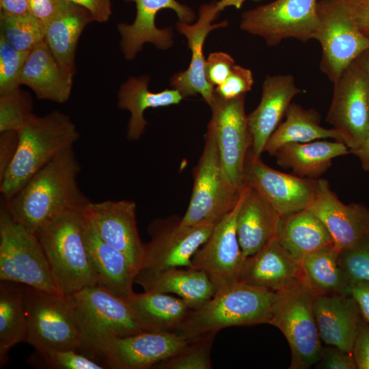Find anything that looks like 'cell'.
<instances>
[{"label":"cell","instance_id":"cell-52","mask_svg":"<svg viewBox=\"0 0 369 369\" xmlns=\"http://www.w3.org/2000/svg\"><path fill=\"white\" fill-rule=\"evenodd\" d=\"M1 14L11 16L29 14V0H0Z\"/></svg>","mask_w":369,"mask_h":369},{"label":"cell","instance_id":"cell-45","mask_svg":"<svg viewBox=\"0 0 369 369\" xmlns=\"http://www.w3.org/2000/svg\"><path fill=\"white\" fill-rule=\"evenodd\" d=\"M316 368L322 369H357L352 353L345 352L339 348L326 345L323 346Z\"/></svg>","mask_w":369,"mask_h":369},{"label":"cell","instance_id":"cell-36","mask_svg":"<svg viewBox=\"0 0 369 369\" xmlns=\"http://www.w3.org/2000/svg\"><path fill=\"white\" fill-rule=\"evenodd\" d=\"M26 285L0 280V368L8 362L12 347L27 342Z\"/></svg>","mask_w":369,"mask_h":369},{"label":"cell","instance_id":"cell-34","mask_svg":"<svg viewBox=\"0 0 369 369\" xmlns=\"http://www.w3.org/2000/svg\"><path fill=\"white\" fill-rule=\"evenodd\" d=\"M339 252L331 244L298 261L300 279L315 297L348 293L351 284L339 264Z\"/></svg>","mask_w":369,"mask_h":369},{"label":"cell","instance_id":"cell-23","mask_svg":"<svg viewBox=\"0 0 369 369\" xmlns=\"http://www.w3.org/2000/svg\"><path fill=\"white\" fill-rule=\"evenodd\" d=\"M313 310L321 341L352 353L362 318L355 299L349 293L316 296Z\"/></svg>","mask_w":369,"mask_h":369},{"label":"cell","instance_id":"cell-2","mask_svg":"<svg viewBox=\"0 0 369 369\" xmlns=\"http://www.w3.org/2000/svg\"><path fill=\"white\" fill-rule=\"evenodd\" d=\"M17 133L16 153L0 178L4 200L13 197L56 156L73 147L80 137L70 118L59 111L43 116L33 113Z\"/></svg>","mask_w":369,"mask_h":369},{"label":"cell","instance_id":"cell-12","mask_svg":"<svg viewBox=\"0 0 369 369\" xmlns=\"http://www.w3.org/2000/svg\"><path fill=\"white\" fill-rule=\"evenodd\" d=\"M319 0H275L255 7L241 15L240 28L264 40L269 46L295 39L313 40L318 23Z\"/></svg>","mask_w":369,"mask_h":369},{"label":"cell","instance_id":"cell-42","mask_svg":"<svg viewBox=\"0 0 369 369\" xmlns=\"http://www.w3.org/2000/svg\"><path fill=\"white\" fill-rule=\"evenodd\" d=\"M339 264L351 284L369 282V235L339 252Z\"/></svg>","mask_w":369,"mask_h":369},{"label":"cell","instance_id":"cell-6","mask_svg":"<svg viewBox=\"0 0 369 369\" xmlns=\"http://www.w3.org/2000/svg\"><path fill=\"white\" fill-rule=\"evenodd\" d=\"M315 295L301 281L275 292L269 323L279 329L291 351L290 369H306L320 359L323 346L313 310Z\"/></svg>","mask_w":369,"mask_h":369},{"label":"cell","instance_id":"cell-15","mask_svg":"<svg viewBox=\"0 0 369 369\" xmlns=\"http://www.w3.org/2000/svg\"><path fill=\"white\" fill-rule=\"evenodd\" d=\"M180 220L178 217L159 219L150 224V240L144 243L141 270L191 267L193 256L208 239L215 226H187Z\"/></svg>","mask_w":369,"mask_h":369},{"label":"cell","instance_id":"cell-24","mask_svg":"<svg viewBox=\"0 0 369 369\" xmlns=\"http://www.w3.org/2000/svg\"><path fill=\"white\" fill-rule=\"evenodd\" d=\"M300 279L299 262L280 245L277 237L247 258L238 282L277 292Z\"/></svg>","mask_w":369,"mask_h":369},{"label":"cell","instance_id":"cell-35","mask_svg":"<svg viewBox=\"0 0 369 369\" xmlns=\"http://www.w3.org/2000/svg\"><path fill=\"white\" fill-rule=\"evenodd\" d=\"M286 119L271 135L264 148L274 156L282 146L292 143H307L318 139H331L342 141L340 134L333 128L320 124V115L314 109H305L291 102L286 113Z\"/></svg>","mask_w":369,"mask_h":369},{"label":"cell","instance_id":"cell-28","mask_svg":"<svg viewBox=\"0 0 369 369\" xmlns=\"http://www.w3.org/2000/svg\"><path fill=\"white\" fill-rule=\"evenodd\" d=\"M237 218L236 231L245 260L276 237L280 215L247 183Z\"/></svg>","mask_w":369,"mask_h":369},{"label":"cell","instance_id":"cell-51","mask_svg":"<svg viewBox=\"0 0 369 369\" xmlns=\"http://www.w3.org/2000/svg\"><path fill=\"white\" fill-rule=\"evenodd\" d=\"M348 292L355 299L362 317L369 324V282L361 281L351 284Z\"/></svg>","mask_w":369,"mask_h":369},{"label":"cell","instance_id":"cell-22","mask_svg":"<svg viewBox=\"0 0 369 369\" xmlns=\"http://www.w3.org/2000/svg\"><path fill=\"white\" fill-rule=\"evenodd\" d=\"M290 74L267 75L257 107L247 121L252 138L251 153L260 157L268 139L279 125L292 99L302 92Z\"/></svg>","mask_w":369,"mask_h":369},{"label":"cell","instance_id":"cell-3","mask_svg":"<svg viewBox=\"0 0 369 369\" xmlns=\"http://www.w3.org/2000/svg\"><path fill=\"white\" fill-rule=\"evenodd\" d=\"M275 297V292L236 282L191 310L176 332L193 340L228 327L269 323Z\"/></svg>","mask_w":369,"mask_h":369},{"label":"cell","instance_id":"cell-9","mask_svg":"<svg viewBox=\"0 0 369 369\" xmlns=\"http://www.w3.org/2000/svg\"><path fill=\"white\" fill-rule=\"evenodd\" d=\"M313 40L321 49L320 70L332 83L357 57L369 51V37L354 21L346 0H319Z\"/></svg>","mask_w":369,"mask_h":369},{"label":"cell","instance_id":"cell-41","mask_svg":"<svg viewBox=\"0 0 369 369\" xmlns=\"http://www.w3.org/2000/svg\"><path fill=\"white\" fill-rule=\"evenodd\" d=\"M29 53L16 50L0 35V95L20 88L22 71Z\"/></svg>","mask_w":369,"mask_h":369},{"label":"cell","instance_id":"cell-47","mask_svg":"<svg viewBox=\"0 0 369 369\" xmlns=\"http://www.w3.org/2000/svg\"><path fill=\"white\" fill-rule=\"evenodd\" d=\"M64 0H29V14L44 27L51 20Z\"/></svg>","mask_w":369,"mask_h":369},{"label":"cell","instance_id":"cell-43","mask_svg":"<svg viewBox=\"0 0 369 369\" xmlns=\"http://www.w3.org/2000/svg\"><path fill=\"white\" fill-rule=\"evenodd\" d=\"M253 84L251 70L235 64L226 80L215 87V93L223 99H233L245 95L251 90Z\"/></svg>","mask_w":369,"mask_h":369},{"label":"cell","instance_id":"cell-30","mask_svg":"<svg viewBox=\"0 0 369 369\" xmlns=\"http://www.w3.org/2000/svg\"><path fill=\"white\" fill-rule=\"evenodd\" d=\"M92 21L94 20L88 10L64 0L56 14L44 26L45 43L58 62L74 74L78 41Z\"/></svg>","mask_w":369,"mask_h":369},{"label":"cell","instance_id":"cell-32","mask_svg":"<svg viewBox=\"0 0 369 369\" xmlns=\"http://www.w3.org/2000/svg\"><path fill=\"white\" fill-rule=\"evenodd\" d=\"M276 237L296 260L327 245L334 244L328 230L310 210L282 216Z\"/></svg>","mask_w":369,"mask_h":369},{"label":"cell","instance_id":"cell-7","mask_svg":"<svg viewBox=\"0 0 369 369\" xmlns=\"http://www.w3.org/2000/svg\"><path fill=\"white\" fill-rule=\"evenodd\" d=\"M0 280L64 294L37 235L14 221L3 203L0 208Z\"/></svg>","mask_w":369,"mask_h":369},{"label":"cell","instance_id":"cell-31","mask_svg":"<svg viewBox=\"0 0 369 369\" xmlns=\"http://www.w3.org/2000/svg\"><path fill=\"white\" fill-rule=\"evenodd\" d=\"M348 153L343 142L318 139L284 145L274 156L277 165L291 169L295 175L316 180L329 169L333 159Z\"/></svg>","mask_w":369,"mask_h":369},{"label":"cell","instance_id":"cell-14","mask_svg":"<svg viewBox=\"0 0 369 369\" xmlns=\"http://www.w3.org/2000/svg\"><path fill=\"white\" fill-rule=\"evenodd\" d=\"M245 95L223 99L215 93L208 124L213 132L225 174L238 191L245 185L244 166L252 138L245 109Z\"/></svg>","mask_w":369,"mask_h":369},{"label":"cell","instance_id":"cell-37","mask_svg":"<svg viewBox=\"0 0 369 369\" xmlns=\"http://www.w3.org/2000/svg\"><path fill=\"white\" fill-rule=\"evenodd\" d=\"M1 36L18 51L30 52L44 41V27L30 14L11 16L1 14Z\"/></svg>","mask_w":369,"mask_h":369},{"label":"cell","instance_id":"cell-44","mask_svg":"<svg viewBox=\"0 0 369 369\" xmlns=\"http://www.w3.org/2000/svg\"><path fill=\"white\" fill-rule=\"evenodd\" d=\"M235 65L233 57L225 52H213L206 59L205 73L207 81L215 87L222 84Z\"/></svg>","mask_w":369,"mask_h":369},{"label":"cell","instance_id":"cell-11","mask_svg":"<svg viewBox=\"0 0 369 369\" xmlns=\"http://www.w3.org/2000/svg\"><path fill=\"white\" fill-rule=\"evenodd\" d=\"M366 53L354 60L333 83L332 98L326 116V121L340 134L353 154L364 146L369 131Z\"/></svg>","mask_w":369,"mask_h":369},{"label":"cell","instance_id":"cell-33","mask_svg":"<svg viewBox=\"0 0 369 369\" xmlns=\"http://www.w3.org/2000/svg\"><path fill=\"white\" fill-rule=\"evenodd\" d=\"M127 300L145 331L175 332L191 310L181 298L159 292H134Z\"/></svg>","mask_w":369,"mask_h":369},{"label":"cell","instance_id":"cell-53","mask_svg":"<svg viewBox=\"0 0 369 369\" xmlns=\"http://www.w3.org/2000/svg\"><path fill=\"white\" fill-rule=\"evenodd\" d=\"M366 65L369 79V51L366 54ZM369 102V94H368ZM353 154L357 156L361 162L362 168L366 171H369V131L367 139L361 149L355 152Z\"/></svg>","mask_w":369,"mask_h":369},{"label":"cell","instance_id":"cell-38","mask_svg":"<svg viewBox=\"0 0 369 369\" xmlns=\"http://www.w3.org/2000/svg\"><path fill=\"white\" fill-rule=\"evenodd\" d=\"M217 333H210L193 340L175 355L157 364L158 369H210L211 347Z\"/></svg>","mask_w":369,"mask_h":369},{"label":"cell","instance_id":"cell-27","mask_svg":"<svg viewBox=\"0 0 369 369\" xmlns=\"http://www.w3.org/2000/svg\"><path fill=\"white\" fill-rule=\"evenodd\" d=\"M135 283L145 291L176 295L191 310L202 306L216 292L208 277L203 271L191 267L142 269L136 275Z\"/></svg>","mask_w":369,"mask_h":369},{"label":"cell","instance_id":"cell-46","mask_svg":"<svg viewBox=\"0 0 369 369\" xmlns=\"http://www.w3.org/2000/svg\"><path fill=\"white\" fill-rule=\"evenodd\" d=\"M352 353L357 369H369V324L363 317L359 325Z\"/></svg>","mask_w":369,"mask_h":369},{"label":"cell","instance_id":"cell-10","mask_svg":"<svg viewBox=\"0 0 369 369\" xmlns=\"http://www.w3.org/2000/svg\"><path fill=\"white\" fill-rule=\"evenodd\" d=\"M27 340L35 350H75L83 338L74 316L71 295L53 293L26 286Z\"/></svg>","mask_w":369,"mask_h":369},{"label":"cell","instance_id":"cell-40","mask_svg":"<svg viewBox=\"0 0 369 369\" xmlns=\"http://www.w3.org/2000/svg\"><path fill=\"white\" fill-rule=\"evenodd\" d=\"M33 100L20 88L0 95V133L18 132L33 114Z\"/></svg>","mask_w":369,"mask_h":369},{"label":"cell","instance_id":"cell-49","mask_svg":"<svg viewBox=\"0 0 369 369\" xmlns=\"http://www.w3.org/2000/svg\"><path fill=\"white\" fill-rule=\"evenodd\" d=\"M79 5L88 10L92 16L94 21L107 22L111 14L110 0H65Z\"/></svg>","mask_w":369,"mask_h":369},{"label":"cell","instance_id":"cell-4","mask_svg":"<svg viewBox=\"0 0 369 369\" xmlns=\"http://www.w3.org/2000/svg\"><path fill=\"white\" fill-rule=\"evenodd\" d=\"M85 209L64 214L36 234L55 280L65 295L98 285L84 239Z\"/></svg>","mask_w":369,"mask_h":369},{"label":"cell","instance_id":"cell-8","mask_svg":"<svg viewBox=\"0 0 369 369\" xmlns=\"http://www.w3.org/2000/svg\"><path fill=\"white\" fill-rule=\"evenodd\" d=\"M204 146L194 168L193 187L183 225L215 226L233 209L240 196L228 180L213 131L207 126ZM243 189V188H242Z\"/></svg>","mask_w":369,"mask_h":369},{"label":"cell","instance_id":"cell-5","mask_svg":"<svg viewBox=\"0 0 369 369\" xmlns=\"http://www.w3.org/2000/svg\"><path fill=\"white\" fill-rule=\"evenodd\" d=\"M71 295L83 338L79 352L87 356L108 339L145 331L128 300L101 286H87Z\"/></svg>","mask_w":369,"mask_h":369},{"label":"cell","instance_id":"cell-26","mask_svg":"<svg viewBox=\"0 0 369 369\" xmlns=\"http://www.w3.org/2000/svg\"><path fill=\"white\" fill-rule=\"evenodd\" d=\"M73 76L43 41L29 52L20 83L29 87L39 99L64 103L70 96Z\"/></svg>","mask_w":369,"mask_h":369},{"label":"cell","instance_id":"cell-18","mask_svg":"<svg viewBox=\"0 0 369 369\" xmlns=\"http://www.w3.org/2000/svg\"><path fill=\"white\" fill-rule=\"evenodd\" d=\"M84 214L97 235L124 254L138 273L143 266L144 243L137 228L135 202L125 200L90 202Z\"/></svg>","mask_w":369,"mask_h":369},{"label":"cell","instance_id":"cell-20","mask_svg":"<svg viewBox=\"0 0 369 369\" xmlns=\"http://www.w3.org/2000/svg\"><path fill=\"white\" fill-rule=\"evenodd\" d=\"M134 2L137 14L131 24L118 25L121 36L120 47L125 59L132 60L140 52L146 43L167 50L174 44V32L170 27L163 29L155 23L157 13L163 9H170L176 14L179 21L193 23L197 17L193 10L176 0H125Z\"/></svg>","mask_w":369,"mask_h":369},{"label":"cell","instance_id":"cell-16","mask_svg":"<svg viewBox=\"0 0 369 369\" xmlns=\"http://www.w3.org/2000/svg\"><path fill=\"white\" fill-rule=\"evenodd\" d=\"M246 187L245 182L233 209L215 226L191 259V268L203 271L216 291L238 282L245 260L237 236L236 218Z\"/></svg>","mask_w":369,"mask_h":369},{"label":"cell","instance_id":"cell-13","mask_svg":"<svg viewBox=\"0 0 369 369\" xmlns=\"http://www.w3.org/2000/svg\"><path fill=\"white\" fill-rule=\"evenodd\" d=\"M178 332L142 331L108 339L88 357L112 369H147L175 355L189 342Z\"/></svg>","mask_w":369,"mask_h":369},{"label":"cell","instance_id":"cell-19","mask_svg":"<svg viewBox=\"0 0 369 369\" xmlns=\"http://www.w3.org/2000/svg\"><path fill=\"white\" fill-rule=\"evenodd\" d=\"M221 12L217 1L204 3L198 10V17L194 23L180 21L176 23V29L187 40L191 59L187 70L172 76L170 85L184 98L200 94L209 106L214 99L215 87L208 83L206 77L203 47L210 32L228 25L227 20L213 23Z\"/></svg>","mask_w":369,"mask_h":369},{"label":"cell","instance_id":"cell-17","mask_svg":"<svg viewBox=\"0 0 369 369\" xmlns=\"http://www.w3.org/2000/svg\"><path fill=\"white\" fill-rule=\"evenodd\" d=\"M248 183L280 215L284 216L308 208L313 200L316 180L275 170L260 157L248 151L244 166Z\"/></svg>","mask_w":369,"mask_h":369},{"label":"cell","instance_id":"cell-25","mask_svg":"<svg viewBox=\"0 0 369 369\" xmlns=\"http://www.w3.org/2000/svg\"><path fill=\"white\" fill-rule=\"evenodd\" d=\"M84 239L98 285L128 299L135 292L133 285L137 272L124 254L97 235L85 214Z\"/></svg>","mask_w":369,"mask_h":369},{"label":"cell","instance_id":"cell-1","mask_svg":"<svg viewBox=\"0 0 369 369\" xmlns=\"http://www.w3.org/2000/svg\"><path fill=\"white\" fill-rule=\"evenodd\" d=\"M80 171L81 165L74 148H69L3 203L14 221L36 234L57 217L84 210L91 202L79 187Z\"/></svg>","mask_w":369,"mask_h":369},{"label":"cell","instance_id":"cell-55","mask_svg":"<svg viewBox=\"0 0 369 369\" xmlns=\"http://www.w3.org/2000/svg\"><path fill=\"white\" fill-rule=\"evenodd\" d=\"M254 1H258V0H254Z\"/></svg>","mask_w":369,"mask_h":369},{"label":"cell","instance_id":"cell-29","mask_svg":"<svg viewBox=\"0 0 369 369\" xmlns=\"http://www.w3.org/2000/svg\"><path fill=\"white\" fill-rule=\"evenodd\" d=\"M149 77H131L124 81L118 92V107L130 112L126 136L136 141L144 133L147 121L144 113L149 108H158L179 104L184 97L175 89L152 92L148 89Z\"/></svg>","mask_w":369,"mask_h":369},{"label":"cell","instance_id":"cell-48","mask_svg":"<svg viewBox=\"0 0 369 369\" xmlns=\"http://www.w3.org/2000/svg\"><path fill=\"white\" fill-rule=\"evenodd\" d=\"M18 133H0V178L4 174L16 151Z\"/></svg>","mask_w":369,"mask_h":369},{"label":"cell","instance_id":"cell-50","mask_svg":"<svg viewBox=\"0 0 369 369\" xmlns=\"http://www.w3.org/2000/svg\"><path fill=\"white\" fill-rule=\"evenodd\" d=\"M359 29L369 37V0H346Z\"/></svg>","mask_w":369,"mask_h":369},{"label":"cell","instance_id":"cell-21","mask_svg":"<svg viewBox=\"0 0 369 369\" xmlns=\"http://www.w3.org/2000/svg\"><path fill=\"white\" fill-rule=\"evenodd\" d=\"M308 208L326 226L339 251L369 235V210L360 204L342 202L325 179H316L314 196Z\"/></svg>","mask_w":369,"mask_h":369},{"label":"cell","instance_id":"cell-54","mask_svg":"<svg viewBox=\"0 0 369 369\" xmlns=\"http://www.w3.org/2000/svg\"><path fill=\"white\" fill-rule=\"evenodd\" d=\"M245 1L247 0H219L217 1V4L221 11L226 7L231 6L239 9Z\"/></svg>","mask_w":369,"mask_h":369},{"label":"cell","instance_id":"cell-39","mask_svg":"<svg viewBox=\"0 0 369 369\" xmlns=\"http://www.w3.org/2000/svg\"><path fill=\"white\" fill-rule=\"evenodd\" d=\"M29 365L46 369H105L103 364L75 350L37 351L27 359Z\"/></svg>","mask_w":369,"mask_h":369}]
</instances>
